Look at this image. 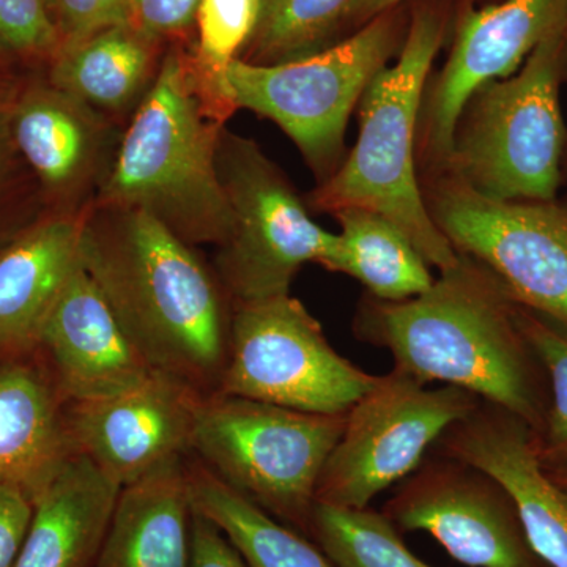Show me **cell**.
<instances>
[{
	"label": "cell",
	"instance_id": "1",
	"mask_svg": "<svg viewBox=\"0 0 567 567\" xmlns=\"http://www.w3.org/2000/svg\"><path fill=\"white\" fill-rule=\"evenodd\" d=\"M80 259L152 369L218 393L234 300L196 246L140 208L93 203Z\"/></svg>",
	"mask_w": 567,
	"mask_h": 567
},
{
	"label": "cell",
	"instance_id": "2",
	"mask_svg": "<svg viewBox=\"0 0 567 567\" xmlns=\"http://www.w3.org/2000/svg\"><path fill=\"white\" fill-rule=\"evenodd\" d=\"M520 305L483 265L462 256L431 289L404 301L369 295L353 322L394 369L429 385L462 388L543 434L550 404L543 365L520 327ZM547 379V377H546Z\"/></svg>",
	"mask_w": 567,
	"mask_h": 567
},
{
	"label": "cell",
	"instance_id": "3",
	"mask_svg": "<svg viewBox=\"0 0 567 567\" xmlns=\"http://www.w3.org/2000/svg\"><path fill=\"white\" fill-rule=\"evenodd\" d=\"M227 121L197 87L189 50L173 41L95 203L140 208L186 244L218 248L234 226L216 164Z\"/></svg>",
	"mask_w": 567,
	"mask_h": 567
},
{
	"label": "cell",
	"instance_id": "4",
	"mask_svg": "<svg viewBox=\"0 0 567 567\" xmlns=\"http://www.w3.org/2000/svg\"><path fill=\"white\" fill-rule=\"evenodd\" d=\"M445 20L429 7L413 11L393 65L375 74L360 100V134L330 178L308 194L312 210L364 208L401 227L425 262L440 271L461 259L439 229L416 177V133L425 81L443 39Z\"/></svg>",
	"mask_w": 567,
	"mask_h": 567
},
{
	"label": "cell",
	"instance_id": "5",
	"mask_svg": "<svg viewBox=\"0 0 567 567\" xmlns=\"http://www.w3.org/2000/svg\"><path fill=\"white\" fill-rule=\"evenodd\" d=\"M566 65L563 28L516 73L473 93L458 118L445 173L488 199L554 203L566 142L559 103Z\"/></svg>",
	"mask_w": 567,
	"mask_h": 567
},
{
	"label": "cell",
	"instance_id": "6",
	"mask_svg": "<svg viewBox=\"0 0 567 567\" xmlns=\"http://www.w3.org/2000/svg\"><path fill=\"white\" fill-rule=\"evenodd\" d=\"M347 415H319L221 393L204 395L192 454L227 486L309 537L317 484Z\"/></svg>",
	"mask_w": 567,
	"mask_h": 567
},
{
	"label": "cell",
	"instance_id": "7",
	"mask_svg": "<svg viewBox=\"0 0 567 567\" xmlns=\"http://www.w3.org/2000/svg\"><path fill=\"white\" fill-rule=\"evenodd\" d=\"M394 10L298 61L256 65L237 59L226 73L235 111H252L274 121L295 142L319 182L327 181L341 164L354 106L401 44Z\"/></svg>",
	"mask_w": 567,
	"mask_h": 567
},
{
	"label": "cell",
	"instance_id": "8",
	"mask_svg": "<svg viewBox=\"0 0 567 567\" xmlns=\"http://www.w3.org/2000/svg\"><path fill=\"white\" fill-rule=\"evenodd\" d=\"M219 181L233 212L229 238L216 248L213 268L234 301L290 293L306 264L323 265L338 248V234L320 227L292 183L257 142L223 130Z\"/></svg>",
	"mask_w": 567,
	"mask_h": 567
},
{
	"label": "cell",
	"instance_id": "9",
	"mask_svg": "<svg viewBox=\"0 0 567 567\" xmlns=\"http://www.w3.org/2000/svg\"><path fill=\"white\" fill-rule=\"evenodd\" d=\"M380 375L336 352L292 295L234 301L229 357L218 393L319 415H347Z\"/></svg>",
	"mask_w": 567,
	"mask_h": 567
},
{
	"label": "cell",
	"instance_id": "10",
	"mask_svg": "<svg viewBox=\"0 0 567 567\" xmlns=\"http://www.w3.org/2000/svg\"><path fill=\"white\" fill-rule=\"evenodd\" d=\"M481 399L453 385L429 388L393 368L347 413L346 429L317 484V503L364 509L421 465L451 425Z\"/></svg>",
	"mask_w": 567,
	"mask_h": 567
},
{
	"label": "cell",
	"instance_id": "11",
	"mask_svg": "<svg viewBox=\"0 0 567 567\" xmlns=\"http://www.w3.org/2000/svg\"><path fill=\"white\" fill-rule=\"evenodd\" d=\"M427 207L458 254L486 267L518 305L567 330V207L488 199L450 174Z\"/></svg>",
	"mask_w": 567,
	"mask_h": 567
},
{
	"label": "cell",
	"instance_id": "12",
	"mask_svg": "<svg viewBox=\"0 0 567 567\" xmlns=\"http://www.w3.org/2000/svg\"><path fill=\"white\" fill-rule=\"evenodd\" d=\"M383 514L401 533L424 532L470 567H547L505 487L484 470L431 450Z\"/></svg>",
	"mask_w": 567,
	"mask_h": 567
},
{
	"label": "cell",
	"instance_id": "13",
	"mask_svg": "<svg viewBox=\"0 0 567 567\" xmlns=\"http://www.w3.org/2000/svg\"><path fill=\"white\" fill-rule=\"evenodd\" d=\"M13 137L50 215H84L114 167L125 126L28 71L13 112Z\"/></svg>",
	"mask_w": 567,
	"mask_h": 567
},
{
	"label": "cell",
	"instance_id": "14",
	"mask_svg": "<svg viewBox=\"0 0 567 567\" xmlns=\"http://www.w3.org/2000/svg\"><path fill=\"white\" fill-rule=\"evenodd\" d=\"M567 28V0H503L466 9L445 69L421 110L425 159L445 171L462 111L488 82L516 73L551 33Z\"/></svg>",
	"mask_w": 567,
	"mask_h": 567
},
{
	"label": "cell",
	"instance_id": "15",
	"mask_svg": "<svg viewBox=\"0 0 567 567\" xmlns=\"http://www.w3.org/2000/svg\"><path fill=\"white\" fill-rule=\"evenodd\" d=\"M204 395L177 377L152 371L122 393L69 402L74 450L128 486L164 462L192 454Z\"/></svg>",
	"mask_w": 567,
	"mask_h": 567
},
{
	"label": "cell",
	"instance_id": "16",
	"mask_svg": "<svg viewBox=\"0 0 567 567\" xmlns=\"http://www.w3.org/2000/svg\"><path fill=\"white\" fill-rule=\"evenodd\" d=\"M432 450L494 476L513 498L537 557L547 567H567V495L540 461L529 425L481 401Z\"/></svg>",
	"mask_w": 567,
	"mask_h": 567
},
{
	"label": "cell",
	"instance_id": "17",
	"mask_svg": "<svg viewBox=\"0 0 567 567\" xmlns=\"http://www.w3.org/2000/svg\"><path fill=\"white\" fill-rule=\"evenodd\" d=\"M35 352L69 402L110 398L155 371L81 262L44 323Z\"/></svg>",
	"mask_w": 567,
	"mask_h": 567
},
{
	"label": "cell",
	"instance_id": "18",
	"mask_svg": "<svg viewBox=\"0 0 567 567\" xmlns=\"http://www.w3.org/2000/svg\"><path fill=\"white\" fill-rule=\"evenodd\" d=\"M76 454L69 401L39 353L0 361V484L35 503Z\"/></svg>",
	"mask_w": 567,
	"mask_h": 567
},
{
	"label": "cell",
	"instance_id": "19",
	"mask_svg": "<svg viewBox=\"0 0 567 567\" xmlns=\"http://www.w3.org/2000/svg\"><path fill=\"white\" fill-rule=\"evenodd\" d=\"M84 215H47L0 249V361L35 352L80 265Z\"/></svg>",
	"mask_w": 567,
	"mask_h": 567
},
{
	"label": "cell",
	"instance_id": "20",
	"mask_svg": "<svg viewBox=\"0 0 567 567\" xmlns=\"http://www.w3.org/2000/svg\"><path fill=\"white\" fill-rule=\"evenodd\" d=\"M194 507L186 456L121 488L92 567H192Z\"/></svg>",
	"mask_w": 567,
	"mask_h": 567
},
{
	"label": "cell",
	"instance_id": "21",
	"mask_svg": "<svg viewBox=\"0 0 567 567\" xmlns=\"http://www.w3.org/2000/svg\"><path fill=\"white\" fill-rule=\"evenodd\" d=\"M121 488L91 458L71 457L33 503L14 567H92Z\"/></svg>",
	"mask_w": 567,
	"mask_h": 567
},
{
	"label": "cell",
	"instance_id": "22",
	"mask_svg": "<svg viewBox=\"0 0 567 567\" xmlns=\"http://www.w3.org/2000/svg\"><path fill=\"white\" fill-rule=\"evenodd\" d=\"M163 47L130 24L114 25L62 44L47 76L55 87L126 126L158 78L167 51Z\"/></svg>",
	"mask_w": 567,
	"mask_h": 567
},
{
	"label": "cell",
	"instance_id": "23",
	"mask_svg": "<svg viewBox=\"0 0 567 567\" xmlns=\"http://www.w3.org/2000/svg\"><path fill=\"white\" fill-rule=\"evenodd\" d=\"M193 507L221 529L248 567H334L315 540L287 527L227 486L189 454Z\"/></svg>",
	"mask_w": 567,
	"mask_h": 567
},
{
	"label": "cell",
	"instance_id": "24",
	"mask_svg": "<svg viewBox=\"0 0 567 567\" xmlns=\"http://www.w3.org/2000/svg\"><path fill=\"white\" fill-rule=\"evenodd\" d=\"M333 216L341 224V234L323 268L352 276L382 301H404L431 289L435 282L431 265L385 215L346 208Z\"/></svg>",
	"mask_w": 567,
	"mask_h": 567
},
{
	"label": "cell",
	"instance_id": "25",
	"mask_svg": "<svg viewBox=\"0 0 567 567\" xmlns=\"http://www.w3.org/2000/svg\"><path fill=\"white\" fill-rule=\"evenodd\" d=\"M350 0H262L259 22L241 61L256 65L298 61L331 47Z\"/></svg>",
	"mask_w": 567,
	"mask_h": 567
},
{
	"label": "cell",
	"instance_id": "26",
	"mask_svg": "<svg viewBox=\"0 0 567 567\" xmlns=\"http://www.w3.org/2000/svg\"><path fill=\"white\" fill-rule=\"evenodd\" d=\"M309 539L334 567H434L417 558L383 513L317 503Z\"/></svg>",
	"mask_w": 567,
	"mask_h": 567
},
{
	"label": "cell",
	"instance_id": "27",
	"mask_svg": "<svg viewBox=\"0 0 567 567\" xmlns=\"http://www.w3.org/2000/svg\"><path fill=\"white\" fill-rule=\"evenodd\" d=\"M262 0H200L196 24L199 37L192 55L197 87L208 103L230 118L235 107L227 96L226 73L249 43Z\"/></svg>",
	"mask_w": 567,
	"mask_h": 567
},
{
	"label": "cell",
	"instance_id": "28",
	"mask_svg": "<svg viewBox=\"0 0 567 567\" xmlns=\"http://www.w3.org/2000/svg\"><path fill=\"white\" fill-rule=\"evenodd\" d=\"M28 71L0 61V249L50 215L13 137V112Z\"/></svg>",
	"mask_w": 567,
	"mask_h": 567
},
{
	"label": "cell",
	"instance_id": "29",
	"mask_svg": "<svg viewBox=\"0 0 567 567\" xmlns=\"http://www.w3.org/2000/svg\"><path fill=\"white\" fill-rule=\"evenodd\" d=\"M518 316L550 388L546 424L537 436L540 461L547 470L561 468L567 465V330L522 305Z\"/></svg>",
	"mask_w": 567,
	"mask_h": 567
},
{
	"label": "cell",
	"instance_id": "30",
	"mask_svg": "<svg viewBox=\"0 0 567 567\" xmlns=\"http://www.w3.org/2000/svg\"><path fill=\"white\" fill-rule=\"evenodd\" d=\"M59 48L61 37L44 0H0V61L47 70Z\"/></svg>",
	"mask_w": 567,
	"mask_h": 567
},
{
	"label": "cell",
	"instance_id": "31",
	"mask_svg": "<svg viewBox=\"0 0 567 567\" xmlns=\"http://www.w3.org/2000/svg\"><path fill=\"white\" fill-rule=\"evenodd\" d=\"M128 11L130 0H55L52 21L62 47L104 29L128 24Z\"/></svg>",
	"mask_w": 567,
	"mask_h": 567
},
{
	"label": "cell",
	"instance_id": "32",
	"mask_svg": "<svg viewBox=\"0 0 567 567\" xmlns=\"http://www.w3.org/2000/svg\"><path fill=\"white\" fill-rule=\"evenodd\" d=\"M200 0H130L128 24L148 39L177 40L196 22Z\"/></svg>",
	"mask_w": 567,
	"mask_h": 567
},
{
	"label": "cell",
	"instance_id": "33",
	"mask_svg": "<svg viewBox=\"0 0 567 567\" xmlns=\"http://www.w3.org/2000/svg\"><path fill=\"white\" fill-rule=\"evenodd\" d=\"M33 502L21 488L0 484V567H14L28 535Z\"/></svg>",
	"mask_w": 567,
	"mask_h": 567
},
{
	"label": "cell",
	"instance_id": "34",
	"mask_svg": "<svg viewBox=\"0 0 567 567\" xmlns=\"http://www.w3.org/2000/svg\"><path fill=\"white\" fill-rule=\"evenodd\" d=\"M192 567H248L226 535L194 509Z\"/></svg>",
	"mask_w": 567,
	"mask_h": 567
},
{
	"label": "cell",
	"instance_id": "35",
	"mask_svg": "<svg viewBox=\"0 0 567 567\" xmlns=\"http://www.w3.org/2000/svg\"><path fill=\"white\" fill-rule=\"evenodd\" d=\"M404 0H350L346 11V22L363 25L386 11L394 10Z\"/></svg>",
	"mask_w": 567,
	"mask_h": 567
},
{
	"label": "cell",
	"instance_id": "36",
	"mask_svg": "<svg viewBox=\"0 0 567 567\" xmlns=\"http://www.w3.org/2000/svg\"><path fill=\"white\" fill-rule=\"evenodd\" d=\"M548 473H550V476L554 477V481L558 484V487L561 488V491L567 495V465L557 470H548Z\"/></svg>",
	"mask_w": 567,
	"mask_h": 567
},
{
	"label": "cell",
	"instance_id": "37",
	"mask_svg": "<svg viewBox=\"0 0 567 567\" xmlns=\"http://www.w3.org/2000/svg\"><path fill=\"white\" fill-rule=\"evenodd\" d=\"M44 3H47L48 10H50L52 17V10H54L55 7V0H44Z\"/></svg>",
	"mask_w": 567,
	"mask_h": 567
}]
</instances>
